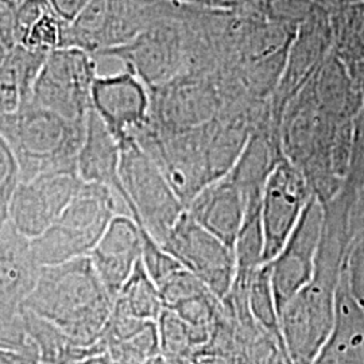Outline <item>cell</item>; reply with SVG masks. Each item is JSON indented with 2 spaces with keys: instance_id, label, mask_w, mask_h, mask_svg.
<instances>
[{
  "instance_id": "obj_1",
  "label": "cell",
  "mask_w": 364,
  "mask_h": 364,
  "mask_svg": "<svg viewBox=\"0 0 364 364\" xmlns=\"http://www.w3.org/2000/svg\"><path fill=\"white\" fill-rule=\"evenodd\" d=\"M114 299L105 290L90 257L41 266L23 306L57 326L84 347L103 340Z\"/></svg>"
},
{
  "instance_id": "obj_2",
  "label": "cell",
  "mask_w": 364,
  "mask_h": 364,
  "mask_svg": "<svg viewBox=\"0 0 364 364\" xmlns=\"http://www.w3.org/2000/svg\"><path fill=\"white\" fill-rule=\"evenodd\" d=\"M85 127L87 122H70L33 103L0 117V134L18 159L22 181L46 173H77Z\"/></svg>"
},
{
  "instance_id": "obj_3",
  "label": "cell",
  "mask_w": 364,
  "mask_h": 364,
  "mask_svg": "<svg viewBox=\"0 0 364 364\" xmlns=\"http://www.w3.org/2000/svg\"><path fill=\"white\" fill-rule=\"evenodd\" d=\"M129 215L119 196L108 186L82 182L61 216L43 234L30 240L39 266H52L90 257L111 220Z\"/></svg>"
},
{
  "instance_id": "obj_4",
  "label": "cell",
  "mask_w": 364,
  "mask_h": 364,
  "mask_svg": "<svg viewBox=\"0 0 364 364\" xmlns=\"http://www.w3.org/2000/svg\"><path fill=\"white\" fill-rule=\"evenodd\" d=\"M119 176L129 215L162 245L185 207L158 165L134 138L122 144Z\"/></svg>"
},
{
  "instance_id": "obj_5",
  "label": "cell",
  "mask_w": 364,
  "mask_h": 364,
  "mask_svg": "<svg viewBox=\"0 0 364 364\" xmlns=\"http://www.w3.org/2000/svg\"><path fill=\"white\" fill-rule=\"evenodd\" d=\"M96 57L75 48L49 53L33 90V105L75 123H85L92 109Z\"/></svg>"
},
{
  "instance_id": "obj_6",
  "label": "cell",
  "mask_w": 364,
  "mask_h": 364,
  "mask_svg": "<svg viewBox=\"0 0 364 364\" xmlns=\"http://www.w3.org/2000/svg\"><path fill=\"white\" fill-rule=\"evenodd\" d=\"M161 246L215 296L223 299L230 293L236 274L234 248L201 227L186 210Z\"/></svg>"
},
{
  "instance_id": "obj_7",
  "label": "cell",
  "mask_w": 364,
  "mask_h": 364,
  "mask_svg": "<svg viewBox=\"0 0 364 364\" xmlns=\"http://www.w3.org/2000/svg\"><path fill=\"white\" fill-rule=\"evenodd\" d=\"M336 289L312 279L287 302L279 323L287 353L294 364H313L335 324Z\"/></svg>"
},
{
  "instance_id": "obj_8",
  "label": "cell",
  "mask_w": 364,
  "mask_h": 364,
  "mask_svg": "<svg viewBox=\"0 0 364 364\" xmlns=\"http://www.w3.org/2000/svg\"><path fill=\"white\" fill-rule=\"evenodd\" d=\"M313 196L302 170L282 156L264 183L260 200L263 263L278 255Z\"/></svg>"
},
{
  "instance_id": "obj_9",
  "label": "cell",
  "mask_w": 364,
  "mask_h": 364,
  "mask_svg": "<svg viewBox=\"0 0 364 364\" xmlns=\"http://www.w3.org/2000/svg\"><path fill=\"white\" fill-rule=\"evenodd\" d=\"M82 182L72 171L46 173L21 182L10 204V224L30 240L38 237L61 216Z\"/></svg>"
},
{
  "instance_id": "obj_10",
  "label": "cell",
  "mask_w": 364,
  "mask_h": 364,
  "mask_svg": "<svg viewBox=\"0 0 364 364\" xmlns=\"http://www.w3.org/2000/svg\"><path fill=\"white\" fill-rule=\"evenodd\" d=\"M323 219V204L313 196L287 243L278 255L269 262L274 299L279 313L313 279Z\"/></svg>"
},
{
  "instance_id": "obj_11",
  "label": "cell",
  "mask_w": 364,
  "mask_h": 364,
  "mask_svg": "<svg viewBox=\"0 0 364 364\" xmlns=\"http://www.w3.org/2000/svg\"><path fill=\"white\" fill-rule=\"evenodd\" d=\"M92 108L122 146L149 123L150 91L141 78L126 68L115 75L95 78Z\"/></svg>"
},
{
  "instance_id": "obj_12",
  "label": "cell",
  "mask_w": 364,
  "mask_h": 364,
  "mask_svg": "<svg viewBox=\"0 0 364 364\" xmlns=\"http://www.w3.org/2000/svg\"><path fill=\"white\" fill-rule=\"evenodd\" d=\"M97 57H111L122 61L149 88H156L178 77L185 63L180 37L165 21L119 48L100 53Z\"/></svg>"
},
{
  "instance_id": "obj_13",
  "label": "cell",
  "mask_w": 364,
  "mask_h": 364,
  "mask_svg": "<svg viewBox=\"0 0 364 364\" xmlns=\"http://www.w3.org/2000/svg\"><path fill=\"white\" fill-rule=\"evenodd\" d=\"M108 294L115 299L142 259V232L130 215L119 213L90 254Z\"/></svg>"
},
{
  "instance_id": "obj_14",
  "label": "cell",
  "mask_w": 364,
  "mask_h": 364,
  "mask_svg": "<svg viewBox=\"0 0 364 364\" xmlns=\"http://www.w3.org/2000/svg\"><path fill=\"white\" fill-rule=\"evenodd\" d=\"M247 203L228 174L203 188L185 210L210 234L234 248Z\"/></svg>"
},
{
  "instance_id": "obj_15",
  "label": "cell",
  "mask_w": 364,
  "mask_h": 364,
  "mask_svg": "<svg viewBox=\"0 0 364 364\" xmlns=\"http://www.w3.org/2000/svg\"><path fill=\"white\" fill-rule=\"evenodd\" d=\"M39 269L30 239L9 221L0 228V309H22L37 282Z\"/></svg>"
},
{
  "instance_id": "obj_16",
  "label": "cell",
  "mask_w": 364,
  "mask_h": 364,
  "mask_svg": "<svg viewBox=\"0 0 364 364\" xmlns=\"http://www.w3.org/2000/svg\"><path fill=\"white\" fill-rule=\"evenodd\" d=\"M120 158V142L92 108L87 119L84 141L78 151L76 164L78 177L84 182L111 188L123 203L124 191L119 176Z\"/></svg>"
},
{
  "instance_id": "obj_17",
  "label": "cell",
  "mask_w": 364,
  "mask_h": 364,
  "mask_svg": "<svg viewBox=\"0 0 364 364\" xmlns=\"http://www.w3.org/2000/svg\"><path fill=\"white\" fill-rule=\"evenodd\" d=\"M313 364H364V311L352 297L344 272L335 297V324Z\"/></svg>"
},
{
  "instance_id": "obj_18",
  "label": "cell",
  "mask_w": 364,
  "mask_h": 364,
  "mask_svg": "<svg viewBox=\"0 0 364 364\" xmlns=\"http://www.w3.org/2000/svg\"><path fill=\"white\" fill-rule=\"evenodd\" d=\"M66 25L49 0H21L14 42L28 50L49 54L63 49Z\"/></svg>"
},
{
  "instance_id": "obj_19",
  "label": "cell",
  "mask_w": 364,
  "mask_h": 364,
  "mask_svg": "<svg viewBox=\"0 0 364 364\" xmlns=\"http://www.w3.org/2000/svg\"><path fill=\"white\" fill-rule=\"evenodd\" d=\"M48 54L15 45L0 66V117L28 105Z\"/></svg>"
},
{
  "instance_id": "obj_20",
  "label": "cell",
  "mask_w": 364,
  "mask_h": 364,
  "mask_svg": "<svg viewBox=\"0 0 364 364\" xmlns=\"http://www.w3.org/2000/svg\"><path fill=\"white\" fill-rule=\"evenodd\" d=\"M332 28L333 53L364 90V1L338 6Z\"/></svg>"
},
{
  "instance_id": "obj_21",
  "label": "cell",
  "mask_w": 364,
  "mask_h": 364,
  "mask_svg": "<svg viewBox=\"0 0 364 364\" xmlns=\"http://www.w3.org/2000/svg\"><path fill=\"white\" fill-rule=\"evenodd\" d=\"M279 159L275 156L273 144L264 134L248 138L232 169L227 173L242 191L246 203L262 198L264 183Z\"/></svg>"
},
{
  "instance_id": "obj_22",
  "label": "cell",
  "mask_w": 364,
  "mask_h": 364,
  "mask_svg": "<svg viewBox=\"0 0 364 364\" xmlns=\"http://www.w3.org/2000/svg\"><path fill=\"white\" fill-rule=\"evenodd\" d=\"M114 309L142 321L156 323L164 312L165 306L159 287L144 269L142 259L138 262L130 278L114 299Z\"/></svg>"
},
{
  "instance_id": "obj_23",
  "label": "cell",
  "mask_w": 364,
  "mask_h": 364,
  "mask_svg": "<svg viewBox=\"0 0 364 364\" xmlns=\"http://www.w3.org/2000/svg\"><path fill=\"white\" fill-rule=\"evenodd\" d=\"M248 309L251 318L263 333L284 343L279 312L275 305L272 287L270 263L262 264L254 273L248 290Z\"/></svg>"
},
{
  "instance_id": "obj_24",
  "label": "cell",
  "mask_w": 364,
  "mask_h": 364,
  "mask_svg": "<svg viewBox=\"0 0 364 364\" xmlns=\"http://www.w3.org/2000/svg\"><path fill=\"white\" fill-rule=\"evenodd\" d=\"M260 200L248 203L245 220L236 237L234 246L236 258L235 275L251 277L262 264H264V237L260 220Z\"/></svg>"
},
{
  "instance_id": "obj_25",
  "label": "cell",
  "mask_w": 364,
  "mask_h": 364,
  "mask_svg": "<svg viewBox=\"0 0 364 364\" xmlns=\"http://www.w3.org/2000/svg\"><path fill=\"white\" fill-rule=\"evenodd\" d=\"M161 353L169 362L191 360L200 348L195 331L170 309H164L156 320Z\"/></svg>"
},
{
  "instance_id": "obj_26",
  "label": "cell",
  "mask_w": 364,
  "mask_h": 364,
  "mask_svg": "<svg viewBox=\"0 0 364 364\" xmlns=\"http://www.w3.org/2000/svg\"><path fill=\"white\" fill-rule=\"evenodd\" d=\"M22 182L18 159L10 144L0 134V228L9 223V210L14 193Z\"/></svg>"
},
{
  "instance_id": "obj_27",
  "label": "cell",
  "mask_w": 364,
  "mask_h": 364,
  "mask_svg": "<svg viewBox=\"0 0 364 364\" xmlns=\"http://www.w3.org/2000/svg\"><path fill=\"white\" fill-rule=\"evenodd\" d=\"M364 185V103L352 122L351 153L341 188L359 193Z\"/></svg>"
},
{
  "instance_id": "obj_28",
  "label": "cell",
  "mask_w": 364,
  "mask_h": 364,
  "mask_svg": "<svg viewBox=\"0 0 364 364\" xmlns=\"http://www.w3.org/2000/svg\"><path fill=\"white\" fill-rule=\"evenodd\" d=\"M344 277L352 297L364 311V236L355 240L350 247Z\"/></svg>"
},
{
  "instance_id": "obj_29",
  "label": "cell",
  "mask_w": 364,
  "mask_h": 364,
  "mask_svg": "<svg viewBox=\"0 0 364 364\" xmlns=\"http://www.w3.org/2000/svg\"><path fill=\"white\" fill-rule=\"evenodd\" d=\"M0 364H41L38 348L34 341L26 347H0Z\"/></svg>"
},
{
  "instance_id": "obj_30",
  "label": "cell",
  "mask_w": 364,
  "mask_h": 364,
  "mask_svg": "<svg viewBox=\"0 0 364 364\" xmlns=\"http://www.w3.org/2000/svg\"><path fill=\"white\" fill-rule=\"evenodd\" d=\"M21 0H0V34L14 42V27ZM15 43V42H14Z\"/></svg>"
},
{
  "instance_id": "obj_31",
  "label": "cell",
  "mask_w": 364,
  "mask_h": 364,
  "mask_svg": "<svg viewBox=\"0 0 364 364\" xmlns=\"http://www.w3.org/2000/svg\"><path fill=\"white\" fill-rule=\"evenodd\" d=\"M350 235L351 245L364 236V185L359 191L352 205L351 216H350Z\"/></svg>"
},
{
  "instance_id": "obj_32",
  "label": "cell",
  "mask_w": 364,
  "mask_h": 364,
  "mask_svg": "<svg viewBox=\"0 0 364 364\" xmlns=\"http://www.w3.org/2000/svg\"><path fill=\"white\" fill-rule=\"evenodd\" d=\"M73 364H117L107 352L105 353H99V355H93L84 360H80L77 363Z\"/></svg>"
},
{
  "instance_id": "obj_33",
  "label": "cell",
  "mask_w": 364,
  "mask_h": 364,
  "mask_svg": "<svg viewBox=\"0 0 364 364\" xmlns=\"http://www.w3.org/2000/svg\"><path fill=\"white\" fill-rule=\"evenodd\" d=\"M171 364H193L191 360H182V362H170Z\"/></svg>"
},
{
  "instance_id": "obj_34",
  "label": "cell",
  "mask_w": 364,
  "mask_h": 364,
  "mask_svg": "<svg viewBox=\"0 0 364 364\" xmlns=\"http://www.w3.org/2000/svg\"><path fill=\"white\" fill-rule=\"evenodd\" d=\"M170 1H182V3H193V1H200V0H170Z\"/></svg>"
},
{
  "instance_id": "obj_35",
  "label": "cell",
  "mask_w": 364,
  "mask_h": 364,
  "mask_svg": "<svg viewBox=\"0 0 364 364\" xmlns=\"http://www.w3.org/2000/svg\"><path fill=\"white\" fill-rule=\"evenodd\" d=\"M358 1H364V0H358Z\"/></svg>"
},
{
  "instance_id": "obj_36",
  "label": "cell",
  "mask_w": 364,
  "mask_h": 364,
  "mask_svg": "<svg viewBox=\"0 0 364 364\" xmlns=\"http://www.w3.org/2000/svg\"><path fill=\"white\" fill-rule=\"evenodd\" d=\"M41 364H42V363H41Z\"/></svg>"
}]
</instances>
